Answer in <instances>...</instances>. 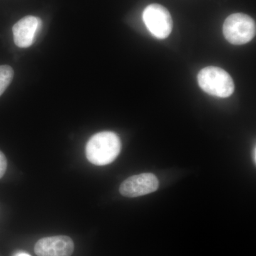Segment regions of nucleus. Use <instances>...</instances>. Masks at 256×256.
Here are the masks:
<instances>
[{
    "instance_id": "obj_8",
    "label": "nucleus",
    "mask_w": 256,
    "mask_h": 256,
    "mask_svg": "<svg viewBox=\"0 0 256 256\" xmlns=\"http://www.w3.org/2000/svg\"><path fill=\"white\" fill-rule=\"evenodd\" d=\"M14 77V70L10 66H0V96L2 95Z\"/></svg>"
},
{
    "instance_id": "obj_1",
    "label": "nucleus",
    "mask_w": 256,
    "mask_h": 256,
    "mask_svg": "<svg viewBox=\"0 0 256 256\" xmlns=\"http://www.w3.org/2000/svg\"><path fill=\"white\" fill-rule=\"evenodd\" d=\"M120 150V139L117 134L110 131L92 136L86 148L88 160L98 166L110 164L118 156Z\"/></svg>"
},
{
    "instance_id": "obj_5",
    "label": "nucleus",
    "mask_w": 256,
    "mask_h": 256,
    "mask_svg": "<svg viewBox=\"0 0 256 256\" xmlns=\"http://www.w3.org/2000/svg\"><path fill=\"white\" fill-rule=\"evenodd\" d=\"M159 188V181L152 173L134 175L124 180L120 186V193L126 197L144 196L156 192Z\"/></svg>"
},
{
    "instance_id": "obj_11",
    "label": "nucleus",
    "mask_w": 256,
    "mask_h": 256,
    "mask_svg": "<svg viewBox=\"0 0 256 256\" xmlns=\"http://www.w3.org/2000/svg\"><path fill=\"white\" fill-rule=\"evenodd\" d=\"M256 148H254V152H252V160H254V163L256 162Z\"/></svg>"
},
{
    "instance_id": "obj_9",
    "label": "nucleus",
    "mask_w": 256,
    "mask_h": 256,
    "mask_svg": "<svg viewBox=\"0 0 256 256\" xmlns=\"http://www.w3.org/2000/svg\"><path fill=\"white\" fill-rule=\"evenodd\" d=\"M6 166H8V162H6V156L3 154L2 152L0 151V178L4 176Z\"/></svg>"
},
{
    "instance_id": "obj_3",
    "label": "nucleus",
    "mask_w": 256,
    "mask_h": 256,
    "mask_svg": "<svg viewBox=\"0 0 256 256\" xmlns=\"http://www.w3.org/2000/svg\"><path fill=\"white\" fill-rule=\"evenodd\" d=\"M256 22L248 15L236 13L226 18L223 32L226 40L234 45H242L256 36Z\"/></svg>"
},
{
    "instance_id": "obj_6",
    "label": "nucleus",
    "mask_w": 256,
    "mask_h": 256,
    "mask_svg": "<svg viewBox=\"0 0 256 256\" xmlns=\"http://www.w3.org/2000/svg\"><path fill=\"white\" fill-rule=\"evenodd\" d=\"M74 250L73 240L66 236L40 239L34 247L35 254L38 256H70Z\"/></svg>"
},
{
    "instance_id": "obj_2",
    "label": "nucleus",
    "mask_w": 256,
    "mask_h": 256,
    "mask_svg": "<svg viewBox=\"0 0 256 256\" xmlns=\"http://www.w3.org/2000/svg\"><path fill=\"white\" fill-rule=\"evenodd\" d=\"M197 79L202 90L210 96L228 98L233 94L235 89L232 76L218 67L208 66L202 69Z\"/></svg>"
},
{
    "instance_id": "obj_10",
    "label": "nucleus",
    "mask_w": 256,
    "mask_h": 256,
    "mask_svg": "<svg viewBox=\"0 0 256 256\" xmlns=\"http://www.w3.org/2000/svg\"><path fill=\"white\" fill-rule=\"evenodd\" d=\"M14 256H31L28 255V254H26V252H18V254H15Z\"/></svg>"
},
{
    "instance_id": "obj_4",
    "label": "nucleus",
    "mask_w": 256,
    "mask_h": 256,
    "mask_svg": "<svg viewBox=\"0 0 256 256\" xmlns=\"http://www.w3.org/2000/svg\"><path fill=\"white\" fill-rule=\"evenodd\" d=\"M142 18L153 36L160 40L170 36L173 28L172 18L170 12L162 5H148L143 12Z\"/></svg>"
},
{
    "instance_id": "obj_7",
    "label": "nucleus",
    "mask_w": 256,
    "mask_h": 256,
    "mask_svg": "<svg viewBox=\"0 0 256 256\" xmlns=\"http://www.w3.org/2000/svg\"><path fill=\"white\" fill-rule=\"evenodd\" d=\"M42 26V20L36 16H26L20 20L12 28L15 44L20 48L31 46Z\"/></svg>"
}]
</instances>
